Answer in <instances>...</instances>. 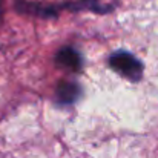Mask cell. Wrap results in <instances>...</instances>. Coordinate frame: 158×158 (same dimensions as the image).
Instances as JSON below:
<instances>
[{
    "instance_id": "7a4b0ae2",
    "label": "cell",
    "mask_w": 158,
    "mask_h": 158,
    "mask_svg": "<svg viewBox=\"0 0 158 158\" xmlns=\"http://www.w3.org/2000/svg\"><path fill=\"white\" fill-rule=\"evenodd\" d=\"M118 5V0H75V2H66L60 3L57 6V11L69 9V11H91L95 14H109L112 12Z\"/></svg>"
},
{
    "instance_id": "6da1fadb",
    "label": "cell",
    "mask_w": 158,
    "mask_h": 158,
    "mask_svg": "<svg viewBox=\"0 0 158 158\" xmlns=\"http://www.w3.org/2000/svg\"><path fill=\"white\" fill-rule=\"evenodd\" d=\"M109 66L131 81L143 78V63L127 51H115L109 57Z\"/></svg>"
},
{
    "instance_id": "3957f363",
    "label": "cell",
    "mask_w": 158,
    "mask_h": 158,
    "mask_svg": "<svg viewBox=\"0 0 158 158\" xmlns=\"http://www.w3.org/2000/svg\"><path fill=\"white\" fill-rule=\"evenodd\" d=\"M55 63H58L60 66H63L69 71L78 72V71H81L83 58H81V54L77 49H74L71 46H64L55 54Z\"/></svg>"
},
{
    "instance_id": "5b68a950",
    "label": "cell",
    "mask_w": 158,
    "mask_h": 158,
    "mask_svg": "<svg viewBox=\"0 0 158 158\" xmlns=\"http://www.w3.org/2000/svg\"><path fill=\"white\" fill-rule=\"evenodd\" d=\"M3 12H5V0H0V20L3 17Z\"/></svg>"
},
{
    "instance_id": "277c9868",
    "label": "cell",
    "mask_w": 158,
    "mask_h": 158,
    "mask_svg": "<svg viewBox=\"0 0 158 158\" xmlns=\"http://www.w3.org/2000/svg\"><path fill=\"white\" fill-rule=\"evenodd\" d=\"M55 94H57V102L58 105H72L75 103L80 95H81V88L78 83L75 81H68V80H63L57 85V89H55Z\"/></svg>"
}]
</instances>
